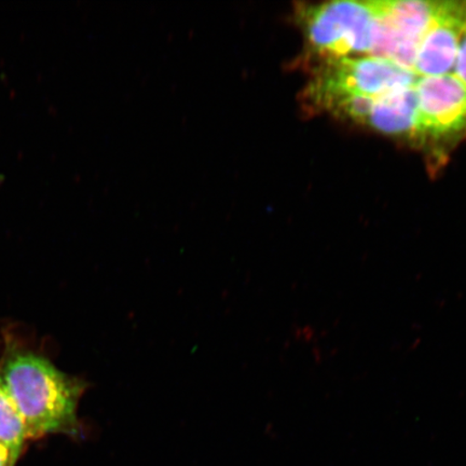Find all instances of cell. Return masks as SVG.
Listing matches in <instances>:
<instances>
[{"mask_svg": "<svg viewBox=\"0 0 466 466\" xmlns=\"http://www.w3.org/2000/svg\"><path fill=\"white\" fill-rule=\"evenodd\" d=\"M0 374L25 421L27 440L55 433L80 435L77 410L85 381L57 370L42 355L11 345Z\"/></svg>", "mask_w": 466, "mask_h": 466, "instance_id": "cell-1", "label": "cell"}, {"mask_svg": "<svg viewBox=\"0 0 466 466\" xmlns=\"http://www.w3.org/2000/svg\"><path fill=\"white\" fill-rule=\"evenodd\" d=\"M294 20L311 51L322 58L370 55L375 22L371 2L297 4Z\"/></svg>", "mask_w": 466, "mask_h": 466, "instance_id": "cell-2", "label": "cell"}, {"mask_svg": "<svg viewBox=\"0 0 466 466\" xmlns=\"http://www.w3.org/2000/svg\"><path fill=\"white\" fill-rule=\"evenodd\" d=\"M415 73L370 56L323 58L304 91L306 100L319 107L342 96H372L415 85Z\"/></svg>", "mask_w": 466, "mask_h": 466, "instance_id": "cell-3", "label": "cell"}, {"mask_svg": "<svg viewBox=\"0 0 466 466\" xmlns=\"http://www.w3.org/2000/svg\"><path fill=\"white\" fill-rule=\"evenodd\" d=\"M419 136L448 138L466 132V85L453 73L415 83Z\"/></svg>", "mask_w": 466, "mask_h": 466, "instance_id": "cell-4", "label": "cell"}, {"mask_svg": "<svg viewBox=\"0 0 466 466\" xmlns=\"http://www.w3.org/2000/svg\"><path fill=\"white\" fill-rule=\"evenodd\" d=\"M466 25V2H441L419 45L413 73L417 77L451 74Z\"/></svg>", "mask_w": 466, "mask_h": 466, "instance_id": "cell-5", "label": "cell"}, {"mask_svg": "<svg viewBox=\"0 0 466 466\" xmlns=\"http://www.w3.org/2000/svg\"><path fill=\"white\" fill-rule=\"evenodd\" d=\"M363 125L391 137H420L415 85L376 96Z\"/></svg>", "mask_w": 466, "mask_h": 466, "instance_id": "cell-6", "label": "cell"}, {"mask_svg": "<svg viewBox=\"0 0 466 466\" xmlns=\"http://www.w3.org/2000/svg\"><path fill=\"white\" fill-rule=\"evenodd\" d=\"M372 4L398 36L419 48L425 33L432 25L441 2L378 0Z\"/></svg>", "mask_w": 466, "mask_h": 466, "instance_id": "cell-7", "label": "cell"}, {"mask_svg": "<svg viewBox=\"0 0 466 466\" xmlns=\"http://www.w3.org/2000/svg\"><path fill=\"white\" fill-rule=\"evenodd\" d=\"M26 440L25 421L0 374V442L21 453Z\"/></svg>", "mask_w": 466, "mask_h": 466, "instance_id": "cell-8", "label": "cell"}, {"mask_svg": "<svg viewBox=\"0 0 466 466\" xmlns=\"http://www.w3.org/2000/svg\"><path fill=\"white\" fill-rule=\"evenodd\" d=\"M452 73L466 85V25L461 40H460L458 55Z\"/></svg>", "mask_w": 466, "mask_h": 466, "instance_id": "cell-9", "label": "cell"}, {"mask_svg": "<svg viewBox=\"0 0 466 466\" xmlns=\"http://www.w3.org/2000/svg\"><path fill=\"white\" fill-rule=\"evenodd\" d=\"M19 457L20 453L0 442V466H15Z\"/></svg>", "mask_w": 466, "mask_h": 466, "instance_id": "cell-10", "label": "cell"}]
</instances>
